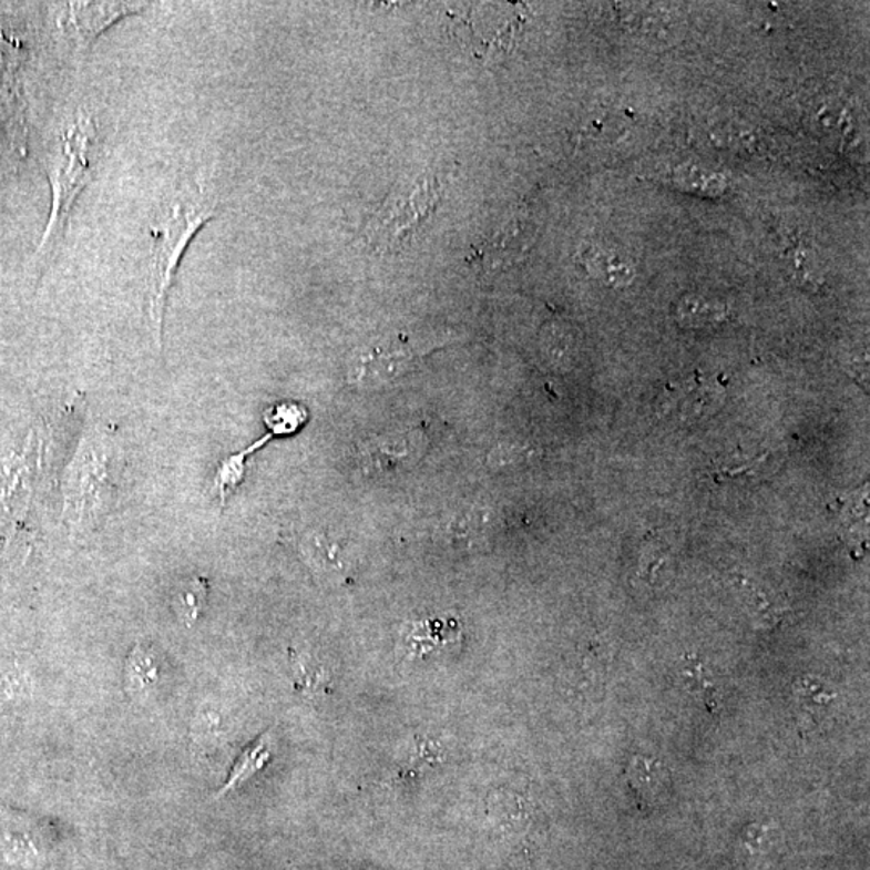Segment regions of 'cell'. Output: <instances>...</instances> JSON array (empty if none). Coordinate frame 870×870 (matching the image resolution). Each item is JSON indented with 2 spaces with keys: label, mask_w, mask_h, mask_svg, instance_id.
<instances>
[{
  "label": "cell",
  "mask_w": 870,
  "mask_h": 870,
  "mask_svg": "<svg viewBox=\"0 0 870 870\" xmlns=\"http://www.w3.org/2000/svg\"><path fill=\"white\" fill-rule=\"evenodd\" d=\"M628 784L638 800L653 801L662 797L667 787V774L662 762L649 758H635L627 772Z\"/></svg>",
  "instance_id": "15"
},
{
  "label": "cell",
  "mask_w": 870,
  "mask_h": 870,
  "mask_svg": "<svg viewBox=\"0 0 870 870\" xmlns=\"http://www.w3.org/2000/svg\"><path fill=\"white\" fill-rule=\"evenodd\" d=\"M307 408L296 403V401H279L266 408L263 413L268 434L275 437H289L297 434L307 424Z\"/></svg>",
  "instance_id": "16"
},
{
  "label": "cell",
  "mask_w": 870,
  "mask_h": 870,
  "mask_svg": "<svg viewBox=\"0 0 870 870\" xmlns=\"http://www.w3.org/2000/svg\"><path fill=\"white\" fill-rule=\"evenodd\" d=\"M273 436L266 432L257 442L248 446L247 449L240 452L229 454L216 468L215 478H213V485L218 490L219 502L222 508L226 506L227 499L236 492L237 488L243 484L245 478V468H247V460L252 454L262 450L266 443L272 442Z\"/></svg>",
  "instance_id": "13"
},
{
  "label": "cell",
  "mask_w": 870,
  "mask_h": 870,
  "mask_svg": "<svg viewBox=\"0 0 870 870\" xmlns=\"http://www.w3.org/2000/svg\"><path fill=\"white\" fill-rule=\"evenodd\" d=\"M682 677L687 680L688 687L696 695L705 699L712 712H717L720 708L723 702H720L719 685L716 684L712 671L705 664L699 659L688 658L685 666H682Z\"/></svg>",
  "instance_id": "18"
},
{
  "label": "cell",
  "mask_w": 870,
  "mask_h": 870,
  "mask_svg": "<svg viewBox=\"0 0 870 870\" xmlns=\"http://www.w3.org/2000/svg\"><path fill=\"white\" fill-rule=\"evenodd\" d=\"M436 348V340L413 334L382 337L351 355L348 381L360 387L382 386L410 372L422 357Z\"/></svg>",
  "instance_id": "5"
},
{
  "label": "cell",
  "mask_w": 870,
  "mask_h": 870,
  "mask_svg": "<svg viewBox=\"0 0 870 870\" xmlns=\"http://www.w3.org/2000/svg\"><path fill=\"white\" fill-rule=\"evenodd\" d=\"M207 593L208 587L205 579L195 577L177 596V611L187 626H191L201 616L205 602H207Z\"/></svg>",
  "instance_id": "22"
},
{
  "label": "cell",
  "mask_w": 870,
  "mask_h": 870,
  "mask_svg": "<svg viewBox=\"0 0 870 870\" xmlns=\"http://www.w3.org/2000/svg\"><path fill=\"white\" fill-rule=\"evenodd\" d=\"M485 510H478V508H470L464 513H458L450 522V535L454 542H460L461 545L475 546L478 545V535L481 534L482 528L489 524L488 514Z\"/></svg>",
  "instance_id": "21"
},
{
  "label": "cell",
  "mask_w": 870,
  "mask_h": 870,
  "mask_svg": "<svg viewBox=\"0 0 870 870\" xmlns=\"http://www.w3.org/2000/svg\"><path fill=\"white\" fill-rule=\"evenodd\" d=\"M837 695L827 687L826 682L816 677L798 679L794 688V705L798 724L802 730H812L827 717Z\"/></svg>",
  "instance_id": "10"
},
{
  "label": "cell",
  "mask_w": 870,
  "mask_h": 870,
  "mask_svg": "<svg viewBox=\"0 0 870 870\" xmlns=\"http://www.w3.org/2000/svg\"><path fill=\"white\" fill-rule=\"evenodd\" d=\"M579 258L591 275L608 286L623 287L634 280V266L616 252L605 250L598 245H587L579 252Z\"/></svg>",
  "instance_id": "11"
},
{
  "label": "cell",
  "mask_w": 870,
  "mask_h": 870,
  "mask_svg": "<svg viewBox=\"0 0 870 870\" xmlns=\"http://www.w3.org/2000/svg\"><path fill=\"white\" fill-rule=\"evenodd\" d=\"M301 555L308 566L328 581L344 582L350 573L351 560L346 540L325 532H314L301 542Z\"/></svg>",
  "instance_id": "9"
},
{
  "label": "cell",
  "mask_w": 870,
  "mask_h": 870,
  "mask_svg": "<svg viewBox=\"0 0 870 870\" xmlns=\"http://www.w3.org/2000/svg\"><path fill=\"white\" fill-rule=\"evenodd\" d=\"M290 664L297 692L314 696L331 692V674L325 666L311 662L307 656L297 655L296 652L290 653Z\"/></svg>",
  "instance_id": "17"
},
{
  "label": "cell",
  "mask_w": 870,
  "mask_h": 870,
  "mask_svg": "<svg viewBox=\"0 0 870 870\" xmlns=\"http://www.w3.org/2000/svg\"><path fill=\"white\" fill-rule=\"evenodd\" d=\"M674 181L687 191L699 192V194L717 195L726 191L727 183L717 173H709L706 170L692 166V168L676 170L673 173Z\"/></svg>",
  "instance_id": "20"
},
{
  "label": "cell",
  "mask_w": 870,
  "mask_h": 870,
  "mask_svg": "<svg viewBox=\"0 0 870 870\" xmlns=\"http://www.w3.org/2000/svg\"><path fill=\"white\" fill-rule=\"evenodd\" d=\"M110 460L112 452L98 436L81 443L66 482V514L73 528H86L110 506L115 490Z\"/></svg>",
  "instance_id": "3"
},
{
  "label": "cell",
  "mask_w": 870,
  "mask_h": 870,
  "mask_svg": "<svg viewBox=\"0 0 870 870\" xmlns=\"http://www.w3.org/2000/svg\"><path fill=\"white\" fill-rule=\"evenodd\" d=\"M99 140L94 123L76 116L60 130L48 155V173L52 186V215L39 255L52 254L69 223L76 198L88 186L98 165Z\"/></svg>",
  "instance_id": "2"
},
{
  "label": "cell",
  "mask_w": 870,
  "mask_h": 870,
  "mask_svg": "<svg viewBox=\"0 0 870 870\" xmlns=\"http://www.w3.org/2000/svg\"><path fill=\"white\" fill-rule=\"evenodd\" d=\"M424 449L422 432H403L369 442L364 449V460L369 470L393 471L399 467H413Z\"/></svg>",
  "instance_id": "8"
},
{
  "label": "cell",
  "mask_w": 870,
  "mask_h": 870,
  "mask_svg": "<svg viewBox=\"0 0 870 870\" xmlns=\"http://www.w3.org/2000/svg\"><path fill=\"white\" fill-rule=\"evenodd\" d=\"M60 27L78 49L89 48L102 31L120 18L141 12L137 3H65L60 6Z\"/></svg>",
  "instance_id": "6"
},
{
  "label": "cell",
  "mask_w": 870,
  "mask_h": 870,
  "mask_svg": "<svg viewBox=\"0 0 870 870\" xmlns=\"http://www.w3.org/2000/svg\"><path fill=\"white\" fill-rule=\"evenodd\" d=\"M216 215V207L197 184L184 183L160 208L151 227L152 245L147 273V315L152 336L162 348L166 301L181 258L195 234Z\"/></svg>",
  "instance_id": "1"
},
{
  "label": "cell",
  "mask_w": 870,
  "mask_h": 870,
  "mask_svg": "<svg viewBox=\"0 0 870 870\" xmlns=\"http://www.w3.org/2000/svg\"><path fill=\"white\" fill-rule=\"evenodd\" d=\"M461 641V624L454 617H426L408 623L401 632V646L411 658H424Z\"/></svg>",
  "instance_id": "7"
},
{
  "label": "cell",
  "mask_w": 870,
  "mask_h": 870,
  "mask_svg": "<svg viewBox=\"0 0 870 870\" xmlns=\"http://www.w3.org/2000/svg\"><path fill=\"white\" fill-rule=\"evenodd\" d=\"M528 239H529V226L528 223L511 222L510 225H506L505 229L500 231L489 244H485V247L479 252V255L482 257L488 258L490 262H495V258L499 257V254H502L503 257H506L508 254H518V252L524 250L528 248Z\"/></svg>",
  "instance_id": "19"
},
{
  "label": "cell",
  "mask_w": 870,
  "mask_h": 870,
  "mask_svg": "<svg viewBox=\"0 0 870 870\" xmlns=\"http://www.w3.org/2000/svg\"><path fill=\"white\" fill-rule=\"evenodd\" d=\"M440 202L439 181L426 176L414 183L413 190L393 195L376 209L369 219L368 236L379 250H396L434 215Z\"/></svg>",
  "instance_id": "4"
},
{
  "label": "cell",
  "mask_w": 870,
  "mask_h": 870,
  "mask_svg": "<svg viewBox=\"0 0 870 870\" xmlns=\"http://www.w3.org/2000/svg\"><path fill=\"white\" fill-rule=\"evenodd\" d=\"M160 659L152 646L137 645L126 659L127 690L136 696H147L154 690L162 679Z\"/></svg>",
  "instance_id": "12"
},
{
  "label": "cell",
  "mask_w": 870,
  "mask_h": 870,
  "mask_svg": "<svg viewBox=\"0 0 870 870\" xmlns=\"http://www.w3.org/2000/svg\"><path fill=\"white\" fill-rule=\"evenodd\" d=\"M677 316L685 325L703 326L719 321L720 318H724V310L719 305L709 304L699 297H690L680 301Z\"/></svg>",
  "instance_id": "23"
},
{
  "label": "cell",
  "mask_w": 870,
  "mask_h": 870,
  "mask_svg": "<svg viewBox=\"0 0 870 870\" xmlns=\"http://www.w3.org/2000/svg\"><path fill=\"white\" fill-rule=\"evenodd\" d=\"M269 758H272L269 734H263L260 738H257L254 744L248 745V747L240 753L236 765L231 769L226 784L223 785L222 790L215 795V800L225 797V795L229 794L237 785H240L245 782V780L250 779L252 776H255L258 770H262L263 767L268 765Z\"/></svg>",
  "instance_id": "14"
}]
</instances>
